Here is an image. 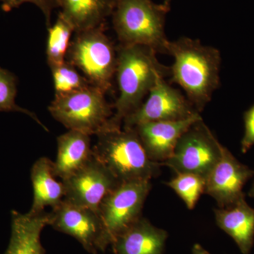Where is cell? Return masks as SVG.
Segmentation results:
<instances>
[{"label": "cell", "instance_id": "cell-1", "mask_svg": "<svg viewBox=\"0 0 254 254\" xmlns=\"http://www.w3.org/2000/svg\"><path fill=\"white\" fill-rule=\"evenodd\" d=\"M167 55L174 58L170 67L172 81L181 87L187 99L201 113L220 86V51L198 40L182 37L169 41Z\"/></svg>", "mask_w": 254, "mask_h": 254}, {"label": "cell", "instance_id": "cell-2", "mask_svg": "<svg viewBox=\"0 0 254 254\" xmlns=\"http://www.w3.org/2000/svg\"><path fill=\"white\" fill-rule=\"evenodd\" d=\"M117 48L115 77L120 94L106 130L121 128L124 120L143 103L158 76L170 75V67L159 63L158 53L149 47L120 44Z\"/></svg>", "mask_w": 254, "mask_h": 254}, {"label": "cell", "instance_id": "cell-3", "mask_svg": "<svg viewBox=\"0 0 254 254\" xmlns=\"http://www.w3.org/2000/svg\"><path fill=\"white\" fill-rule=\"evenodd\" d=\"M93 155L120 183L151 181L161 164L150 160L134 128H110L97 135Z\"/></svg>", "mask_w": 254, "mask_h": 254}, {"label": "cell", "instance_id": "cell-4", "mask_svg": "<svg viewBox=\"0 0 254 254\" xmlns=\"http://www.w3.org/2000/svg\"><path fill=\"white\" fill-rule=\"evenodd\" d=\"M168 8L151 0H117L113 14L114 29L121 45L149 47L167 54L165 35Z\"/></svg>", "mask_w": 254, "mask_h": 254}, {"label": "cell", "instance_id": "cell-5", "mask_svg": "<svg viewBox=\"0 0 254 254\" xmlns=\"http://www.w3.org/2000/svg\"><path fill=\"white\" fill-rule=\"evenodd\" d=\"M66 61L80 70L92 86L107 93L115 77L118 48L105 33L104 25L76 32Z\"/></svg>", "mask_w": 254, "mask_h": 254}, {"label": "cell", "instance_id": "cell-6", "mask_svg": "<svg viewBox=\"0 0 254 254\" xmlns=\"http://www.w3.org/2000/svg\"><path fill=\"white\" fill-rule=\"evenodd\" d=\"M105 93L90 86L68 94L55 95L48 110L55 120L68 130L97 136L106 130L114 113Z\"/></svg>", "mask_w": 254, "mask_h": 254}, {"label": "cell", "instance_id": "cell-7", "mask_svg": "<svg viewBox=\"0 0 254 254\" xmlns=\"http://www.w3.org/2000/svg\"><path fill=\"white\" fill-rule=\"evenodd\" d=\"M222 147L201 119L183 133L172 156L161 165L176 174H195L206 180L220 160Z\"/></svg>", "mask_w": 254, "mask_h": 254}, {"label": "cell", "instance_id": "cell-8", "mask_svg": "<svg viewBox=\"0 0 254 254\" xmlns=\"http://www.w3.org/2000/svg\"><path fill=\"white\" fill-rule=\"evenodd\" d=\"M151 182L120 184L100 205L99 215L110 245L120 234L141 218L142 210L151 190Z\"/></svg>", "mask_w": 254, "mask_h": 254}, {"label": "cell", "instance_id": "cell-9", "mask_svg": "<svg viewBox=\"0 0 254 254\" xmlns=\"http://www.w3.org/2000/svg\"><path fill=\"white\" fill-rule=\"evenodd\" d=\"M48 225L73 237L91 254L104 252L110 246L99 214L65 200L52 209Z\"/></svg>", "mask_w": 254, "mask_h": 254}, {"label": "cell", "instance_id": "cell-10", "mask_svg": "<svg viewBox=\"0 0 254 254\" xmlns=\"http://www.w3.org/2000/svg\"><path fill=\"white\" fill-rule=\"evenodd\" d=\"M165 78L158 76L146 100L124 120L123 128H133L150 122L185 120L199 113L186 95L167 83Z\"/></svg>", "mask_w": 254, "mask_h": 254}, {"label": "cell", "instance_id": "cell-11", "mask_svg": "<svg viewBox=\"0 0 254 254\" xmlns=\"http://www.w3.org/2000/svg\"><path fill=\"white\" fill-rule=\"evenodd\" d=\"M62 181L64 187V200L98 213L105 197L121 184L93 155L84 166Z\"/></svg>", "mask_w": 254, "mask_h": 254}, {"label": "cell", "instance_id": "cell-12", "mask_svg": "<svg viewBox=\"0 0 254 254\" xmlns=\"http://www.w3.org/2000/svg\"><path fill=\"white\" fill-rule=\"evenodd\" d=\"M254 176V170L240 163L223 146L220 160L205 180V193L220 208H229L245 198L244 187Z\"/></svg>", "mask_w": 254, "mask_h": 254}, {"label": "cell", "instance_id": "cell-13", "mask_svg": "<svg viewBox=\"0 0 254 254\" xmlns=\"http://www.w3.org/2000/svg\"><path fill=\"white\" fill-rule=\"evenodd\" d=\"M200 113L185 120L150 122L134 127L150 160L160 164L173 155L177 142L190 127L201 120Z\"/></svg>", "mask_w": 254, "mask_h": 254}, {"label": "cell", "instance_id": "cell-14", "mask_svg": "<svg viewBox=\"0 0 254 254\" xmlns=\"http://www.w3.org/2000/svg\"><path fill=\"white\" fill-rule=\"evenodd\" d=\"M168 234L141 217L112 243L115 254H163Z\"/></svg>", "mask_w": 254, "mask_h": 254}, {"label": "cell", "instance_id": "cell-15", "mask_svg": "<svg viewBox=\"0 0 254 254\" xmlns=\"http://www.w3.org/2000/svg\"><path fill=\"white\" fill-rule=\"evenodd\" d=\"M49 213L23 214L11 212V233L4 254H46L41 235L48 225Z\"/></svg>", "mask_w": 254, "mask_h": 254}, {"label": "cell", "instance_id": "cell-16", "mask_svg": "<svg viewBox=\"0 0 254 254\" xmlns=\"http://www.w3.org/2000/svg\"><path fill=\"white\" fill-rule=\"evenodd\" d=\"M58 155L53 162L55 177L65 180L76 173L93 156L91 136L68 130L57 138Z\"/></svg>", "mask_w": 254, "mask_h": 254}, {"label": "cell", "instance_id": "cell-17", "mask_svg": "<svg viewBox=\"0 0 254 254\" xmlns=\"http://www.w3.org/2000/svg\"><path fill=\"white\" fill-rule=\"evenodd\" d=\"M218 226L233 239L240 252L249 254L254 244V208L242 198L229 208L214 210Z\"/></svg>", "mask_w": 254, "mask_h": 254}, {"label": "cell", "instance_id": "cell-18", "mask_svg": "<svg viewBox=\"0 0 254 254\" xmlns=\"http://www.w3.org/2000/svg\"><path fill=\"white\" fill-rule=\"evenodd\" d=\"M33 200L29 213L38 214L47 207L59 205L64 198L63 181H58L53 171V162L46 157L38 159L31 168Z\"/></svg>", "mask_w": 254, "mask_h": 254}, {"label": "cell", "instance_id": "cell-19", "mask_svg": "<svg viewBox=\"0 0 254 254\" xmlns=\"http://www.w3.org/2000/svg\"><path fill=\"white\" fill-rule=\"evenodd\" d=\"M60 11L75 32L104 25L115 8V0H59Z\"/></svg>", "mask_w": 254, "mask_h": 254}, {"label": "cell", "instance_id": "cell-20", "mask_svg": "<svg viewBox=\"0 0 254 254\" xmlns=\"http://www.w3.org/2000/svg\"><path fill=\"white\" fill-rule=\"evenodd\" d=\"M73 32L75 31L72 25L60 12L56 22L48 27L46 55L50 68L66 61Z\"/></svg>", "mask_w": 254, "mask_h": 254}, {"label": "cell", "instance_id": "cell-21", "mask_svg": "<svg viewBox=\"0 0 254 254\" xmlns=\"http://www.w3.org/2000/svg\"><path fill=\"white\" fill-rule=\"evenodd\" d=\"M165 184L175 190L189 210L195 208L200 195L205 193V179L195 174L177 173L176 176Z\"/></svg>", "mask_w": 254, "mask_h": 254}, {"label": "cell", "instance_id": "cell-22", "mask_svg": "<svg viewBox=\"0 0 254 254\" xmlns=\"http://www.w3.org/2000/svg\"><path fill=\"white\" fill-rule=\"evenodd\" d=\"M51 68L55 95H63L92 86L77 68L67 61Z\"/></svg>", "mask_w": 254, "mask_h": 254}, {"label": "cell", "instance_id": "cell-23", "mask_svg": "<svg viewBox=\"0 0 254 254\" xmlns=\"http://www.w3.org/2000/svg\"><path fill=\"white\" fill-rule=\"evenodd\" d=\"M17 83L16 76L7 70L0 67V113L1 112H18L27 115L36 123L48 131L46 125H43L36 114L29 110L21 108L16 104L15 98L17 93Z\"/></svg>", "mask_w": 254, "mask_h": 254}, {"label": "cell", "instance_id": "cell-24", "mask_svg": "<svg viewBox=\"0 0 254 254\" xmlns=\"http://www.w3.org/2000/svg\"><path fill=\"white\" fill-rule=\"evenodd\" d=\"M1 1V9L3 11H11L14 8H18L23 3H32L41 10L46 18L48 27L50 26L52 13L55 8L60 7L59 0H0Z\"/></svg>", "mask_w": 254, "mask_h": 254}, {"label": "cell", "instance_id": "cell-25", "mask_svg": "<svg viewBox=\"0 0 254 254\" xmlns=\"http://www.w3.org/2000/svg\"><path fill=\"white\" fill-rule=\"evenodd\" d=\"M245 135L241 142V150L247 153L254 145V104L244 114Z\"/></svg>", "mask_w": 254, "mask_h": 254}, {"label": "cell", "instance_id": "cell-26", "mask_svg": "<svg viewBox=\"0 0 254 254\" xmlns=\"http://www.w3.org/2000/svg\"><path fill=\"white\" fill-rule=\"evenodd\" d=\"M192 254H211L198 244H195L192 248Z\"/></svg>", "mask_w": 254, "mask_h": 254}, {"label": "cell", "instance_id": "cell-27", "mask_svg": "<svg viewBox=\"0 0 254 254\" xmlns=\"http://www.w3.org/2000/svg\"><path fill=\"white\" fill-rule=\"evenodd\" d=\"M249 195L251 197V198H254V182L253 185H252V188L249 191Z\"/></svg>", "mask_w": 254, "mask_h": 254}, {"label": "cell", "instance_id": "cell-28", "mask_svg": "<svg viewBox=\"0 0 254 254\" xmlns=\"http://www.w3.org/2000/svg\"><path fill=\"white\" fill-rule=\"evenodd\" d=\"M172 0H164V2L163 3V4L164 6H166L167 8H168V9H170V2H171Z\"/></svg>", "mask_w": 254, "mask_h": 254}, {"label": "cell", "instance_id": "cell-29", "mask_svg": "<svg viewBox=\"0 0 254 254\" xmlns=\"http://www.w3.org/2000/svg\"><path fill=\"white\" fill-rule=\"evenodd\" d=\"M115 1H117V0H115Z\"/></svg>", "mask_w": 254, "mask_h": 254}]
</instances>
